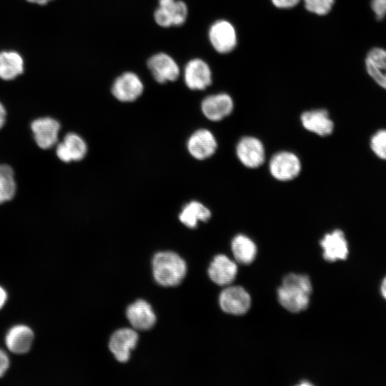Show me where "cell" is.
Masks as SVG:
<instances>
[{"instance_id": "2", "label": "cell", "mask_w": 386, "mask_h": 386, "mask_svg": "<svg viewBox=\"0 0 386 386\" xmlns=\"http://www.w3.org/2000/svg\"><path fill=\"white\" fill-rule=\"evenodd\" d=\"M155 280L164 287H174L181 283L187 273L184 260L173 252L157 253L152 260Z\"/></svg>"}, {"instance_id": "10", "label": "cell", "mask_w": 386, "mask_h": 386, "mask_svg": "<svg viewBox=\"0 0 386 386\" xmlns=\"http://www.w3.org/2000/svg\"><path fill=\"white\" fill-rule=\"evenodd\" d=\"M187 86L192 90L205 89L212 84V71L206 61L193 59L187 62L184 71Z\"/></svg>"}, {"instance_id": "23", "label": "cell", "mask_w": 386, "mask_h": 386, "mask_svg": "<svg viewBox=\"0 0 386 386\" xmlns=\"http://www.w3.org/2000/svg\"><path fill=\"white\" fill-rule=\"evenodd\" d=\"M24 71L22 56L14 51L0 52V78L4 80H12Z\"/></svg>"}, {"instance_id": "11", "label": "cell", "mask_w": 386, "mask_h": 386, "mask_svg": "<svg viewBox=\"0 0 386 386\" xmlns=\"http://www.w3.org/2000/svg\"><path fill=\"white\" fill-rule=\"evenodd\" d=\"M187 147L194 158L203 160L214 154L217 148V142L214 134L209 130L199 129L189 137Z\"/></svg>"}, {"instance_id": "12", "label": "cell", "mask_w": 386, "mask_h": 386, "mask_svg": "<svg viewBox=\"0 0 386 386\" xmlns=\"http://www.w3.org/2000/svg\"><path fill=\"white\" fill-rule=\"evenodd\" d=\"M234 102L226 93L209 95L201 103V109L206 118L212 122L222 120L233 111Z\"/></svg>"}, {"instance_id": "33", "label": "cell", "mask_w": 386, "mask_h": 386, "mask_svg": "<svg viewBox=\"0 0 386 386\" xmlns=\"http://www.w3.org/2000/svg\"><path fill=\"white\" fill-rule=\"evenodd\" d=\"M380 290L383 297L386 300V277L382 282Z\"/></svg>"}, {"instance_id": "30", "label": "cell", "mask_w": 386, "mask_h": 386, "mask_svg": "<svg viewBox=\"0 0 386 386\" xmlns=\"http://www.w3.org/2000/svg\"><path fill=\"white\" fill-rule=\"evenodd\" d=\"M9 362L7 355L0 350V377H1L9 367Z\"/></svg>"}, {"instance_id": "27", "label": "cell", "mask_w": 386, "mask_h": 386, "mask_svg": "<svg viewBox=\"0 0 386 386\" xmlns=\"http://www.w3.org/2000/svg\"><path fill=\"white\" fill-rule=\"evenodd\" d=\"M371 148L381 159H386V130H380L372 137Z\"/></svg>"}, {"instance_id": "16", "label": "cell", "mask_w": 386, "mask_h": 386, "mask_svg": "<svg viewBox=\"0 0 386 386\" xmlns=\"http://www.w3.org/2000/svg\"><path fill=\"white\" fill-rule=\"evenodd\" d=\"M323 257L329 262L345 259L348 255V244L342 231L335 229L324 236L320 241Z\"/></svg>"}, {"instance_id": "32", "label": "cell", "mask_w": 386, "mask_h": 386, "mask_svg": "<svg viewBox=\"0 0 386 386\" xmlns=\"http://www.w3.org/2000/svg\"><path fill=\"white\" fill-rule=\"evenodd\" d=\"M6 292L5 290L0 287V309L4 305L6 301Z\"/></svg>"}, {"instance_id": "5", "label": "cell", "mask_w": 386, "mask_h": 386, "mask_svg": "<svg viewBox=\"0 0 386 386\" xmlns=\"http://www.w3.org/2000/svg\"><path fill=\"white\" fill-rule=\"evenodd\" d=\"M112 94L122 102L137 100L144 91V84L139 76L132 71L119 76L112 86Z\"/></svg>"}, {"instance_id": "18", "label": "cell", "mask_w": 386, "mask_h": 386, "mask_svg": "<svg viewBox=\"0 0 386 386\" xmlns=\"http://www.w3.org/2000/svg\"><path fill=\"white\" fill-rule=\"evenodd\" d=\"M86 152L85 141L75 133H68L56 147L57 157L64 162L79 161L86 156Z\"/></svg>"}, {"instance_id": "14", "label": "cell", "mask_w": 386, "mask_h": 386, "mask_svg": "<svg viewBox=\"0 0 386 386\" xmlns=\"http://www.w3.org/2000/svg\"><path fill=\"white\" fill-rule=\"evenodd\" d=\"M31 128L40 148L49 149L56 144L60 129L56 120L50 117L39 118L32 122Z\"/></svg>"}, {"instance_id": "25", "label": "cell", "mask_w": 386, "mask_h": 386, "mask_svg": "<svg viewBox=\"0 0 386 386\" xmlns=\"http://www.w3.org/2000/svg\"><path fill=\"white\" fill-rule=\"evenodd\" d=\"M12 168L7 164H0V204L11 200L16 192Z\"/></svg>"}, {"instance_id": "29", "label": "cell", "mask_w": 386, "mask_h": 386, "mask_svg": "<svg viewBox=\"0 0 386 386\" xmlns=\"http://www.w3.org/2000/svg\"><path fill=\"white\" fill-rule=\"evenodd\" d=\"M272 3L279 9H290L297 5L300 0H271Z\"/></svg>"}, {"instance_id": "20", "label": "cell", "mask_w": 386, "mask_h": 386, "mask_svg": "<svg viewBox=\"0 0 386 386\" xmlns=\"http://www.w3.org/2000/svg\"><path fill=\"white\" fill-rule=\"evenodd\" d=\"M365 65L369 75L386 89V50L378 47L372 49L367 54Z\"/></svg>"}, {"instance_id": "4", "label": "cell", "mask_w": 386, "mask_h": 386, "mask_svg": "<svg viewBox=\"0 0 386 386\" xmlns=\"http://www.w3.org/2000/svg\"><path fill=\"white\" fill-rule=\"evenodd\" d=\"M269 169L270 174L276 179L288 181L298 176L301 171V162L295 154L282 151L272 157Z\"/></svg>"}, {"instance_id": "13", "label": "cell", "mask_w": 386, "mask_h": 386, "mask_svg": "<svg viewBox=\"0 0 386 386\" xmlns=\"http://www.w3.org/2000/svg\"><path fill=\"white\" fill-rule=\"evenodd\" d=\"M138 335L134 330L122 328L117 330L111 337L109 347L117 361L127 362L131 351L138 342Z\"/></svg>"}, {"instance_id": "1", "label": "cell", "mask_w": 386, "mask_h": 386, "mask_svg": "<svg viewBox=\"0 0 386 386\" xmlns=\"http://www.w3.org/2000/svg\"><path fill=\"white\" fill-rule=\"evenodd\" d=\"M311 292L312 284L308 276L290 273L282 279L277 290V297L286 310L299 312L308 307Z\"/></svg>"}, {"instance_id": "22", "label": "cell", "mask_w": 386, "mask_h": 386, "mask_svg": "<svg viewBox=\"0 0 386 386\" xmlns=\"http://www.w3.org/2000/svg\"><path fill=\"white\" fill-rule=\"evenodd\" d=\"M210 217V210L197 201L187 203L179 214L180 222L192 229L197 227L199 222H207Z\"/></svg>"}, {"instance_id": "8", "label": "cell", "mask_w": 386, "mask_h": 386, "mask_svg": "<svg viewBox=\"0 0 386 386\" xmlns=\"http://www.w3.org/2000/svg\"><path fill=\"white\" fill-rule=\"evenodd\" d=\"M147 67L156 81L164 84L177 80L180 69L175 60L166 53H157L147 61Z\"/></svg>"}, {"instance_id": "26", "label": "cell", "mask_w": 386, "mask_h": 386, "mask_svg": "<svg viewBox=\"0 0 386 386\" xmlns=\"http://www.w3.org/2000/svg\"><path fill=\"white\" fill-rule=\"evenodd\" d=\"M305 6L311 13L317 15L328 14L334 4L335 0H303Z\"/></svg>"}, {"instance_id": "15", "label": "cell", "mask_w": 386, "mask_h": 386, "mask_svg": "<svg viewBox=\"0 0 386 386\" xmlns=\"http://www.w3.org/2000/svg\"><path fill=\"white\" fill-rule=\"evenodd\" d=\"M126 315L133 328L137 330H148L156 322V316L151 305L142 300L130 305Z\"/></svg>"}, {"instance_id": "3", "label": "cell", "mask_w": 386, "mask_h": 386, "mask_svg": "<svg viewBox=\"0 0 386 386\" xmlns=\"http://www.w3.org/2000/svg\"><path fill=\"white\" fill-rule=\"evenodd\" d=\"M188 8L180 0H159L154 18L156 23L164 28L182 26L187 20Z\"/></svg>"}, {"instance_id": "34", "label": "cell", "mask_w": 386, "mask_h": 386, "mask_svg": "<svg viewBox=\"0 0 386 386\" xmlns=\"http://www.w3.org/2000/svg\"><path fill=\"white\" fill-rule=\"evenodd\" d=\"M27 1L39 5H45L51 0H26Z\"/></svg>"}, {"instance_id": "24", "label": "cell", "mask_w": 386, "mask_h": 386, "mask_svg": "<svg viewBox=\"0 0 386 386\" xmlns=\"http://www.w3.org/2000/svg\"><path fill=\"white\" fill-rule=\"evenodd\" d=\"M232 251L237 262L249 264L256 257L257 246L248 237L238 234L232 241Z\"/></svg>"}, {"instance_id": "9", "label": "cell", "mask_w": 386, "mask_h": 386, "mask_svg": "<svg viewBox=\"0 0 386 386\" xmlns=\"http://www.w3.org/2000/svg\"><path fill=\"white\" fill-rule=\"evenodd\" d=\"M219 305L226 313L239 315L246 313L251 305L249 293L240 286H231L222 291Z\"/></svg>"}, {"instance_id": "31", "label": "cell", "mask_w": 386, "mask_h": 386, "mask_svg": "<svg viewBox=\"0 0 386 386\" xmlns=\"http://www.w3.org/2000/svg\"><path fill=\"white\" fill-rule=\"evenodd\" d=\"M6 119V110L0 102V129L3 127Z\"/></svg>"}, {"instance_id": "21", "label": "cell", "mask_w": 386, "mask_h": 386, "mask_svg": "<svg viewBox=\"0 0 386 386\" xmlns=\"http://www.w3.org/2000/svg\"><path fill=\"white\" fill-rule=\"evenodd\" d=\"M34 334L30 328L18 325L11 328L6 337V343L10 351L16 354L27 352L32 344Z\"/></svg>"}, {"instance_id": "17", "label": "cell", "mask_w": 386, "mask_h": 386, "mask_svg": "<svg viewBox=\"0 0 386 386\" xmlns=\"http://www.w3.org/2000/svg\"><path fill=\"white\" fill-rule=\"evenodd\" d=\"M237 272L236 263L224 254L217 255L208 269L210 279L221 286L231 284L234 280Z\"/></svg>"}, {"instance_id": "7", "label": "cell", "mask_w": 386, "mask_h": 386, "mask_svg": "<svg viewBox=\"0 0 386 386\" xmlns=\"http://www.w3.org/2000/svg\"><path fill=\"white\" fill-rule=\"evenodd\" d=\"M236 154L240 162L251 169L259 167L265 159V150L262 142L250 136L239 139L236 147Z\"/></svg>"}, {"instance_id": "19", "label": "cell", "mask_w": 386, "mask_h": 386, "mask_svg": "<svg viewBox=\"0 0 386 386\" xmlns=\"http://www.w3.org/2000/svg\"><path fill=\"white\" fill-rule=\"evenodd\" d=\"M300 120L305 129L320 136H327L334 129L333 122L325 109L306 111L302 114Z\"/></svg>"}, {"instance_id": "6", "label": "cell", "mask_w": 386, "mask_h": 386, "mask_svg": "<svg viewBox=\"0 0 386 386\" xmlns=\"http://www.w3.org/2000/svg\"><path fill=\"white\" fill-rule=\"evenodd\" d=\"M209 39L213 48L220 54L232 51L237 45V33L228 21L217 20L209 29Z\"/></svg>"}, {"instance_id": "28", "label": "cell", "mask_w": 386, "mask_h": 386, "mask_svg": "<svg viewBox=\"0 0 386 386\" xmlns=\"http://www.w3.org/2000/svg\"><path fill=\"white\" fill-rule=\"evenodd\" d=\"M372 9L377 19H382L386 15V0H372Z\"/></svg>"}]
</instances>
